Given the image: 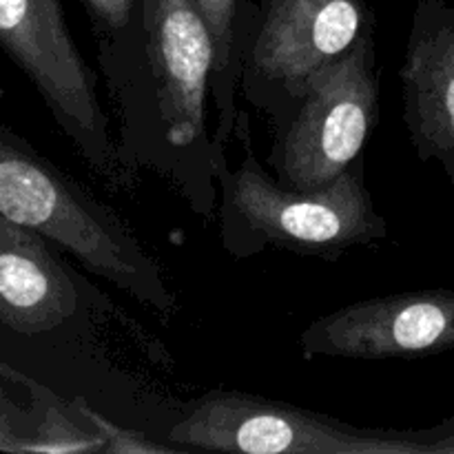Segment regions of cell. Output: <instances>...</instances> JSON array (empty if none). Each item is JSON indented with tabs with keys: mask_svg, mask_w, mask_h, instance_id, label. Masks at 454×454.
<instances>
[{
	"mask_svg": "<svg viewBox=\"0 0 454 454\" xmlns=\"http://www.w3.org/2000/svg\"><path fill=\"white\" fill-rule=\"evenodd\" d=\"M0 213L60 244L93 275L158 310H180L158 260L129 226L56 167L0 133Z\"/></svg>",
	"mask_w": 454,
	"mask_h": 454,
	"instance_id": "7a4b0ae2",
	"label": "cell"
},
{
	"mask_svg": "<svg viewBox=\"0 0 454 454\" xmlns=\"http://www.w3.org/2000/svg\"><path fill=\"white\" fill-rule=\"evenodd\" d=\"M403 122L421 162H439L454 202V7L419 0L399 67Z\"/></svg>",
	"mask_w": 454,
	"mask_h": 454,
	"instance_id": "9c48e42d",
	"label": "cell"
},
{
	"mask_svg": "<svg viewBox=\"0 0 454 454\" xmlns=\"http://www.w3.org/2000/svg\"><path fill=\"white\" fill-rule=\"evenodd\" d=\"M146 65L155 93L162 151L171 177L198 215L213 217L215 176L207 100L215 62L211 31L198 0H140Z\"/></svg>",
	"mask_w": 454,
	"mask_h": 454,
	"instance_id": "3957f363",
	"label": "cell"
},
{
	"mask_svg": "<svg viewBox=\"0 0 454 454\" xmlns=\"http://www.w3.org/2000/svg\"><path fill=\"white\" fill-rule=\"evenodd\" d=\"M380 120L375 35L319 71L275 131L269 164L291 189H319L364 158Z\"/></svg>",
	"mask_w": 454,
	"mask_h": 454,
	"instance_id": "8992f818",
	"label": "cell"
},
{
	"mask_svg": "<svg viewBox=\"0 0 454 454\" xmlns=\"http://www.w3.org/2000/svg\"><path fill=\"white\" fill-rule=\"evenodd\" d=\"M0 450H29V443L22 442V437L18 434V430L13 428L12 419H9V415L3 408H0Z\"/></svg>",
	"mask_w": 454,
	"mask_h": 454,
	"instance_id": "5bb4252c",
	"label": "cell"
},
{
	"mask_svg": "<svg viewBox=\"0 0 454 454\" xmlns=\"http://www.w3.org/2000/svg\"><path fill=\"white\" fill-rule=\"evenodd\" d=\"M304 359H421L454 350V291L371 297L313 319L300 335Z\"/></svg>",
	"mask_w": 454,
	"mask_h": 454,
	"instance_id": "ba28073f",
	"label": "cell"
},
{
	"mask_svg": "<svg viewBox=\"0 0 454 454\" xmlns=\"http://www.w3.org/2000/svg\"><path fill=\"white\" fill-rule=\"evenodd\" d=\"M198 7L207 20L215 49L211 71V96L215 106V131L213 142L231 145L238 129V87L242 75V51L247 43L248 22L247 0H198Z\"/></svg>",
	"mask_w": 454,
	"mask_h": 454,
	"instance_id": "8fae6325",
	"label": "cell"
},
{
	"mask_svg": "<svg viewBox=\"0 0 454 454\" xmlns=\"http://www.w3.org/2000/svg\"><path fill=\"white\" fill-rule=\"evenodd\" d=\"M0 47L25 71L80 158L114 191L136 184V164L111 133L98 75L71 38L60 0H0Z\"/></svg>",
	"mask_w": 454,
	"mask_h": 454,
	"instance_id": "277c9868",
	"label": "cell"
},
{
	"mask_svg": "<svg viewBox=\"0 0 454 454\" xmlns=\"http://www.w3.org/2000/svg\"><path fill=\"white\" fill-rule=\"evenodd\" d=\"M419 437L426 443L428 454H454V417L437 428L424 430Z\"/></svg>",
	"mask_w": 454,
	"mask_h": 454,
	"instance_id": "4fadbf2b",
	"label": "cell"
},
{
	"mask_svg": "<svg viewBox=\"0 0 454 454\" xmlns=\"http://www.w3.org/2000/svg\"><path fill=\"white\" fill-rule=\"evenodd\" d=\"M78 301L74 279L43 235L0 213V324L18 335H43L74 317Z\"/></svg>",
	"mask_w": 454,
	"mask_h": 454,
	"instance_id": "30bf717a",
	"label": "cell"
},
{
	"mask_svg": "<svg viewBox=\"0 0 454 454\" xmlns=\"http://www.w3.org/2000/svg\"><path fill=\"white\" fill-rule=\"evenodd\" d=\"M177 448L244 454H428L419 433L364 430L291 403L213 390L168 428Z\"/></svg>",
	"mask_w": 454,
	"mask_h": 454,
	"instance_id": "52a82bcc",
	"label": "cell"
},
{
	"mask_svg": "<svg viewBox=\"0 0 454 454\" xmlns=\"http://www.w3.org/2000/svg\"><path fill=\"white\" fill-rule=\"evenodd\" d=\"M78 411L87 417L93 424V428L100 433L102 443H105V450L102 452H173L176 448L164 446V443L151 442L146 434L133 433V430L120 428V426H114L111 421H106L105 417H100L98 412H93L91 408L78 403Z\"/></svg>",
	"mask_w": 454,
	"mask_h": 454,
	"instance_id": "7c38bea8",
	"label": "cell"
},
{
	"mask_svg": "<svg viewBox=\"0 0 454 454\" xmlns=\"http://www.w3.org/2000/svg\"><path fill=\"white\" fill-rule=\"evenodd\" d=\"M375 27L366 0H262L242 51L244 96L279 127L310 80L375 35Z\"/></svg>",
	"mask_w": 454,
	"mask_h": 454,
	"instance_id": "5b68a950",
	"label": "cell"
},
{
	"mask_svg": "<svg viewBox=\"0 0 454 454\" xmlns=\"http://www.w3.org/2000/svg\"><path fill=\"white\" fill-rule=\"evenodd\" d=\"M242 158L229 167V145L213 142V176L220 193V239L235 260L269 248L335 262L357 247L384 244L388 220L375 208L364 180V158L335 182L301 191L270 177L251 145L247 115L239 114Z\"/></svg>",
	"mask_w": 454,
	"mask_h": 454,
	"instance_id": "6da1fadb",
	"label": "cell"
}]
</instances>
